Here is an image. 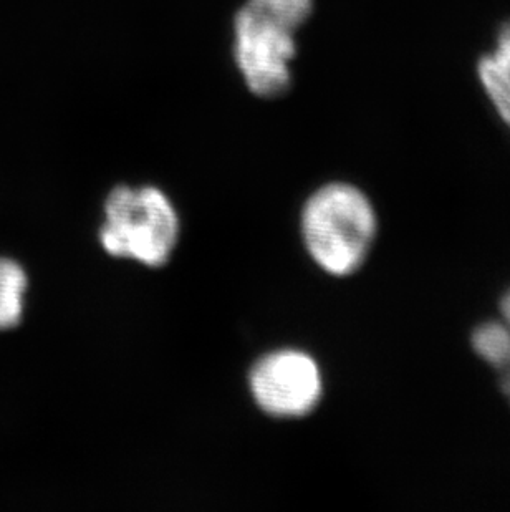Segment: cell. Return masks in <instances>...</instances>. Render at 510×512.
Instances as JSON below:
<instances>
[{"mask_svg":"<svg viewBox=\"0 0 510 512\" xmlns=\"http://www.w3.org/2000/svg\"><path fill=\"white\" fill-rule=\"evenodd\" d=\"M312 9V0H247L237 12L234 54L252 93L275 98L289 92L295 30Z\"/></svg>","mask_w":510,"mask_h":512,"instance_id":"1","label":"cell"},{"mask_svg":"<svg viewBox=\"0 0 510 512\" xmlns=\"http://www.w3.org/2000/svg\"><path fill=\"white\" fill-rule=\"evenodd\" d=\"M375 234V209L355 186L327 184L305 204V246L313 261L328 274L350 276L358 271Z\"/></svg>","mask_w":510,"mask_h":512,"instance_id":"2","label":"cell"},{"mask_svg":"<svg viewBox=\"0 0 510 512\" xmlns=\"http://www.w3.org/2000/svg\"><path fill=\"white\" fill-rule=\"evenodd\" d=\"M178 236L176 209L159 189L118 186L108 194L100 242L110 256L161 267L173 254Z\"/></svg>","mask_w":510,"mask_h":512,"instance_id":"3","label":"cell"},{"mask_svg":"<svg viewBox=\"0 0 510 512\" xmlns=\"http://www.w3.org/2000/svg\"><path fill=\"white\" fill-rule=\"evenodd\" d=\"M249 383L255 403L277 418L308 415L322 398V373L317 362L297 350L265 355L252 368Z\"/></svg>","mask_w":510,"mask_h":512,"instance_id":"4","label":"cell"},{"mask_svg":"<svg viewBox=\"0 0 510 512\" xmlns=\"http://www.w3.org/2000/svg\"><path fill=\"white\" fill-rule=\"evenodd\" d=\"M479 77L502 120L510 126V22L502 27L496 52L479 63Z\"/></svg>","mask_w":510,"mask_h":512,"instance_id":"5","label":"cell"},{"mask_svg":"<svg viewBox=\"0 0 510 512\" xmlns=\"http://www.w3.org/2000/svg\"><path fill=\"white\" fill-rule=\"evenodd\" d=\"M27 276L17 262L0 259V330L14 329L24 315Z\"/></svg>","mask_w":510,"mask_h":512,"instance_id":"6","label":"cell"},{"mask_svg":"<svg viewBox=\"0 0 510 512\" xmlns=\"http://www.w3.org/2000/svg\"><path fill=\"white\" fill-rule=\"evenodd\" d=\"M474 352L492 367L504 370L510 365V329L504 322H487L472 334Z\"/></svg>","mask_w":510,"mask_h":512,"instance_id":"7","label":"cell"},{"mask_svg":"<svg viewBox=\"0 0 510 512\" xmlns=\"http://www.w3.org/2000/svg\"><path fill=\"white\" fill-rule=\"evenodd\" d=\"M501 312L504 324L509 325L510 329V290L504 295V299L501 300Z\"/></svg>","mask_w":510,"mask_h":512,"instance_id":"8","label":"cell"},{"mask_svg":"<svg viewBox=\"0 0 510 512\" xmlns=\"http://www.w3.org/2000/svg\"><path fill=\"white\" fill-rule=\"evenodd\" d=\"M502 372V390H504V393H506L507 397H509L510 400V365L507 368H504V370H501Z\"/></svg>","mask_w":510,"mask_h":512,"instance_id":"9","label":"cell"}]
</instances>
